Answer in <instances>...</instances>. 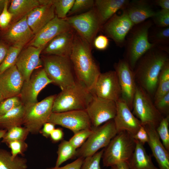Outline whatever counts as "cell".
<instances>
[{
	"mask_svg": "<svg viewBox=\"0 0 169 169\" xmlns=\"http://www.w3.org/2000/svg\"><path fill=\"white\" fill-rule=\"evenodd\" d=\"M169 93V80L159 82L154 96V102Z\"/></svg>",
	"mask_w": 169,
	"mask_h": 169,
	"instance_id": "obj_45",
	"label": "cell"
},
{
	"mask_svg": "<svg viewBox=\"0 0 169 169\" xmlns=\"http://www.w3.org/2000/svg\"><path fill=\"white\" fill-rule=\"evenodd\" d=\"M7 130L5 129H0V140L2 139Z\"/></svg>",
	"mask_w": 169,
	"mask_h": 169,
	"instance_id": "obj_55",
	"label": "cell"
},
{
	"mask_svg": "<svg viewBox=\"0 0 169 169\" xmlns=\"http://www.w3.org/2000/svg\"><path fill=\"white\" fill-rule=\"evenodd\" d=\"M27 15L4 29L1 34L0 40L6 44L25 45L34 36L28 25Z\"/></svg>",
	"mask_w": 169,
	"mask_h": 169,
	"instance_id": "obj_18",
	"label": "cell"
},
{
	"mask_svg": "<svg viewBox=\"0 0 169 169\" xmlns=\"http://www.w3.org/2000/svg\"><path fill=\"white\" fill-rule=\"evenodd\" d=\"M132 113L142 126L150 125L156 128L164 117L155 107L150 96L137 85L133 101Z\"/></svg>",
	"mask_w": 169,
	"mask_h": 169,
	"instance_id": "obj_7",
	"label": "cell"
},
{
	"mask_svg": "<svg viewBox=\"0 0 169 169\" xmlns=\"http://www.w3.org/2000/svg\"><path fill=\"white\" fill-rule=\"evenodd\" d=\"M116 102V113L113 120L117 133L125 131L133 136L141 126V122L121 98Z\"/></svg>",
	"mask_w": 169,
	"mask_h": 169,
	"instance_id": "obj_19",
	"label": "cell"
},
{
	"mask_svg": "<svg viewBox=\"0 0 169 169\" xmlns=\"http://www.w3.org/2000/svg\"><path fill=\"white\" fill-rule=\"evenodd\" d=\"M4 100L3 95L0 90V103Z\"/></svg>",
	"mask_w": 169,
	"mask_h": 169,
	"instance_id": "obj_56",
	"label": "cell"
},
{
	"mask_svg": "<svg viewBox=\"0 0 169 169\" xmlns=\"http://www.w3.org/2000/svg\"><path fill=\"white\" fill-rule=\"evenodd\" d=\"M11 150V153L13 159L18 155L22 156L28 148V145L25 141H16L9 142L7 145Z\"/></svg>",
	"mask_w": 169,
	"mask_h": 169,
	"instance_id": "obj_40",
	"label": "cell"
},
{
	"mask_svg": "<svg viewBox=\"0 0 169 169\" xmlns=\"http://www.w3.org/2000/svg\"><path fill=\"white\" fill-rule=\"evenodd\" d=\"M125 9L134 25L152 18L156 12L148 1L145 0H135L129 2Z\"/></svg>",
	"mask_w": 169,
	"mask_h": 169,
	"instance_id": "obj_25",
	"label": "cell"
},
{
	"mask_svg": "<svg viewBox=\"0 0 169 169\" xmlns=\"http://www.w3.org/2000/svg\"><path fill=\"white\" fill-rule=\"evenodd\" d=\"M7 0H0V12H2Z\"/></svg>",
	"mask_w": 169,
	"mask_h": 169,
	"instance_id": "obj_54",
	"label": "cell"
},
{
	"mask_svg": "<svg viewBox=\"0 0 169 169\" xmlns=\"http://www.w3.org/2000/svg\"><path fill=\"white\" fill-rule=\"evenodd\" d=\"M29 133L28 130L24 127H13L7 130L2 139V142L7 145L12 141H25Z\"/></svg>",
	"mask_w": 169,
	"mask_h": 169,
	"instance_id": "obj_33",
	"label": "cell"
},
{
	"mask_svg": "<svg viewBox=\"0 0 169 169\" xmlns=\"http://www.w3.org/2000/svg\"><path fill=\"white\" fill-rule=\"evenodd\" d=\"M9 1L7 0L0 14V27L3 30L7 28L13 18L12 14L8 9Z\"/></svg>",
	"mask_w": 169,
	"mask_h": 169,
	"instance_id": "obj_44",
	"label": "cell"
},
{
	"mask_svg": "<svg viewBox=\"0 0 169 169\" xmlns=\"http://www.w3.org/2000/svg\"><path fill=\"white\" fill-rule=\"evenodd\" d=\"M56 95H50L40 102L25 106L23 124L32 134L39 132L51 114Z\"/></svg>",
	"mask_w": 169,
	"mask_h": 169,
	"instance_id": "obj_9",
	"label": "cell"
},
{
	"mask_svg": "<svg viewBox=\"0 0 169 169\" xmlns=\"http://www.w3.org/2000/svg\"><path fill=\"white\" fill-rule=\"evenodd\" d=\"M169 115L164 117L156 128L157 134L166 149L169 151Z\"/></svg>",
	"mask_w": 169,
	"mask_h": 169,
	"instance_id": "obj_35",
	"label": "cell"
},
{
	"mask_svg": "<svg viewBox=\"0 0 169 169\" xmlns=\"http://www.w3.org/2000/svg\"><path fill=\"white\" fill-rule=\"evenodd\" d=\"M24 46L22 44H15L9 47L5 58L0 65V74L15 65L18 56Z\"/></svg>",
	"mask_w": 169,
	"mask_h": 169,
	"instance_id": "obj_34",
	"label": "cell"
},
{
	"mask_svg": "<svg viewBox=\"0 0 169 169\" xmlns=\"http://www.w3.org/2000/svg\"><path fill=\"white\" fill-rule=\"evenodd\" d=\"M152 18L155 23L158 27H169V10L161 9L156 12Z\"/></svg>",
	"mask_w": 169,
	"mask_h": 169,
	"instance_id": "obj_41",
	"label": "cell"
},
{
	"mask_svg": "<svg viewBox=\"0 0 169 169\" xmlns=\"http://www.w3.org/2000/svg\"><path fill=\"white\" fill-rule=\"evenodd\" d=\"M129 1L127 0H96L95 8L103 25L119 10L125 9Z\"/></svg>",
	"mask_w": 169,
	"mask_h": 169,
	"instance_id": "obj_26",
	"label": "cell"
},
{
	"mask_svg": "<svg viewBox=\"0 0 169 169\" xmlns=\"http://www.w3.org/2000/svg\"><path fill=\"white\" fill-rule=\"evenodd\" d=\"M74 35L71 29L57 35L48 42L43 53L47 55L69 58Z\"/></svg>",
	"mask_w": 169,
	"mask_h": 169,
	"instance_id": "obj_23",
	"label": "cell"
},
{
	"mask_svg": "<svg viewBox=\"0 0 169 169\" xmlns=\"http://www.w3.org/2000/svg\"><path fill=\"white\" fill-rule=\"evenodd\" d=\"M53 0L47 4L41 5L33 9L27 16L28 25L34 35L55 16Z\"/></svg>",
	"mask_w": 169,
	"mask_h": 169,
	"instance_id": "obj_22",
	"label": "cell"
},
{
	"mask_svg": "<svg viewBox=\"0 0 169 169\" xmlns=\"http://www.w3.org/2000/svg\"><path fill=\"white\" fill-rule=\"evenodd\" d=\"M94 95L84 84L76 80L73 85L61 90L54 101L52 113L85 110Z\"/></svg>",
	"mask_w": 169,
	"mask_h": 169,
	"instance_id": "obj_4",
	"label": "cell"
},
{
	"mask_svg": "<svg viewBox=\"0 0 169 169\" xmlns=\"http://www.w3.org/2000/svg\"><path fill=\"white\" fill-rule=\"evenodd\" d=\"M85 110L92 128H96L114 119L116 113V102L94 95Z\"/></svg>",
	"mask_w": 169,
	"mask_h": 169,
	"instance_id": "obj_12",
	"label": "cell"
},
{
	"mask_svg": "<svg viewBox=\"0 0 169 169\" xmlns=\"http://www.w3.org/2000/svg\"><path fill=\"white\" fill-rule=\"evenodd\" d=\"M136 146L135 140L126 131L117 133L104 148L102 156L104 166H111L120 162L127 163Z\"/></svg>",
	"mask_w": 169,
	"mask_h": 169,
	"instance_id": "obj_6",
	"label": "cell"
},
{
	"mask_svg": "<svg viewBox=\"0 0 169 169\" xmlns=\"http://www.w3.org/2000/svg\"><path fill=\"white\" fill-rule=\"evenodd\" d=\"M154 103L156 109L164 117L169 115V93L154 102Z\"/></svg>",
	"mask_w": 169,
	"mask_h": 169,
	"instance_id": "obj_42",
	"label": "cell"
},
{
	"mask_svg": "<svg viewBox=\"0 0 169 169\" xmlns=\"http://www.w3.org/2000/svg\"><path fill=\"white\" fill-rule=\"evenodd\" d=\"M42 62L48 77L63 90L75 83L76 79L69 58L54 55L43 56Z\"/></svg>",
	"mask_w": 169,
	"mask_h": 169,
	"instance_id": "obj_5",
	"label": "cell"
},
{
	"mask_svg": "<svg viewBox=\"0 0 169 169\" xmlns=\"http://www.w3.org/2000/svg\"><path fill=\"white\" fill-rule=\"evenodd\" d=\"M47 122L68 129L74 134L83 130L92 128L90 119L85 110L52 113Z\"/></svg>",
	"mask_w": 169,
	"mask_h": 169,
	"instance_id": "obj_11",
	"label": "cell"
},
{
	"mask_svg": "<svg viewBox=\"0 0 169 169\" xmlns=\"http://www.w3.org/2000/svg\"><path fill=\"white\" fill-rule=\"evenodd\" d=\"M149 36L150 42L156 47L169 53L168 44L169 42V27L159 28Z\"/></svg>",
	"mask_w": 169,
	"mask_h": 169,
	"instance_id": "obj_31",
	"label": "cell"
},
{
	"mask_svg": "<svg viewBox=\"0 0 169 169\" xmlns=\"http://www.w3.org/2000/svg\"><path fill=\"white\" fill-rule=\"evenodd\" d=\"M94 4L95 1L93 0H74L68 14L71 15L85 9L91 8L94 5Z\"/></svg>",
	"mask_w": 169,
	"mask_h": 169,
	"instance_id": "obj_43",
	"label": "cell"
},
{
	"mask_svg": "<svg viewBox=\"0 0 169 169\" xmlns=\"http://www.w3.org/2000/svg\"><path fill=\"white\" fill-rule=\"evenodd\" d=\"M154 3L160 7L161 9L169 10V0H156L155 1Z\"/></svg>",
	"mask_w": 169,
	"mask_h": 169,
	"instance_id": "obj_52",
	"label": "cell"
},
{
	"mask_svg": "<svg viewBox=\"0 0 169 169\" xmlns=\"http://www.w3.org/2000/svg\"><path fill=\"white\" fill-rule=\"evenodd\" d=\"M24 82L15 65L0 74V90L4 99L19 96Z\"/></svg>",
	"mask_w": 169,
	"mask_h": 169,
	"instance_id": "obj_21",
	"label": "cell"
},
{
	"mask_svg": "<svg viewBox=\"0 0 169 169\" xmlns=\"http://www.w3.org/2000/svg\"><path fill=\"white\" fill-rule=\"evenodd\" d=\"M104 151V148L92 156L84 158L80 169H101L100 163Z\"/></svg>",
	"mask_w": 169,
	"mask_h": 169,
	"instance_id": "obj_37",
	"label": "cell"
},
{
	"mask_svg": "<svg viewBox=\"0 0 169 169\" xmlns=\"http://www.w3.org/2000/svg\"><path fill=\"white\" fill-rule=\"evenodd\" d=\"M114 67L120 87L121 99L131 111L137 85L133 71L124 59H120Z\"/></svg>",
	"mask_w": 169,
	"mask_h": 169,
	"instance_id": "obj_14",
	"label": "cell"
},
{
	"mask_svg": "<svg viewBox=\"0 0 169 169\" xmlns=\"http://www.w3.org/2000/svg\"><path fill=\"white\" fill-rule=\"evenodd\" d=\"M64 135L62 129L55 128L51 133L49 137L53 142L57 143L62 140Z\"/></svg>",
	"mask_w": 169,
	"mask_h": 169,
	"instance_id": "obj_50",
	"label": "cell"
},
{
	"mask_svg": "<svg viewBox=\"0 0 169 169\" xmlns=\"http://www.w3.org/2000/svg\"><path fill=\"white\" fill-rule=\"evenodd\" d=\"M109 39L105 36L100 35L97 36L94 40L95 47L99 50H104L108 47Z\"/></svg>",
	"mask_w": 169,
	"mask_h": 169,
	"instance_id": "obj_46",
	"label": "cell"
},
{
	"mask_svg": "<svg viewBox=\"0 0 169 169\" xmlns=\"http://www.w3.org/2000/svg\"><path fill=\"white\" fill-rule=\"evenodd\" d=\"M74 1V0H53L56 15L59 18H65Z\"/></svg>",
	"mask_w": 169,
	"mask_h": 169,
	"instance_id": "obj_36",
	"label": "cell"
},
{
	"mask_svg": "<svg viewBox=\"0 0 169 169\" xmlns=\"http://www.w3.org/2000/svg\"><path fill=\"white\" fill-rule=\"evenodd\" d=\"M132 136L135 140L138 141L143 145L147 143L149 141L147 133L145 127L142 126Z\"/></svg>",
	"mask_w": 169,
	"mask_h": 169,
	"instance_id": "obj_47",
	"label": "cell"
},
{
	"mask_svg": "<svg viewBox=\"0 0 169 169\" xmlns=\"http://www.w3.org/2000/svg\"><path fill=\"white\" fill-rule=\"evenodd\" d=\"M9 47L6 44L0 40V65L5 59L8 52Z\"/></svg>",
	"mask_w": 169,
	"mask_h": 169,
	"instance_id": "obj_51",
	"label": "cell"
},
{
	"mask_svg": "<svg viewBox=\"0 0 169 169\" xmlns=\"http://www.w3.org/2000/svg\"><path fill=\"white\" fill-rule=\"evenodd\" d=\"M169 53L156 47L144 54L133 70L137 85L153 97L158 83L159 75L164 66L169 62Z\"/></svg>",
	"mask_w": 169,
	"mask_h": 169,
	"instance_id": "obj_1",
	"label": "cell"
},
{
	"mask_svg": "<svg viewBox=\"0 0 169 169\" xmlns=\"http://www.w3.org/2000/svg\"><path fill=\"white\" fill-rule=\"evenodd\" d=\"M92 128V133L77 150L76 157L84 158L93 155L99 149L105 147L117 134L113 119L96 128Z\"/></svg>",
	"mask_w": 169,
	"mask_h": 169,
	"instance_id": "obj_8",
	"label": "cell"
},
{
	"mask_svg": "<svg viewBox=\"0 0 169 169\" xmlns=\"http://www.w3.org/2000/svg\"><path fill=\"white\" fill-rule=\"evenodd\" d=\"M25 108L22 104L0 116V129L7 130L23 125Z\"/></svg>",
	"mask_w": 169,
	"mask_h": 169,
	"instance_id": "obj_28",
	"label": "cell"
},
{
	"mask_svg": "<svg viewBox=\"0 0 169 169\" xmlns=\"http://www.w3.org/2000/svg\"><path fill=\"white\" fill-rule=\"evenodd\" d=\"M22 104L19 96L4 99L0 103V116Z\"/></svg>",
	"mask_w": 169,
	"mask_h": 169,
	"instance_id": "obj_38",
	"label": "cell"
},
{
	"mask_svg": "<svg viewBox=\"0 0 169 169\" xmlns=\"http://www.w3.org/2000/svg\"><path fill=\"white\" fill-rule=\"evenodd\" d=\"M77 150L69 141L63 140L58 146V157L55 167H59L64 162L76 157Z\"/></svg>",
	"mask_w": 169,
	"mask_h": 169,
	"instance_id": "obj_32",
	"label": "cell"
},
{
	"mask_svg": "<svg viewBox=\"0 0 169 169\" xmlns=\"http://www.w3.org/2000/svg\"><path fill=\"white\" fill-rule=\"evenodd\" d=\"M27 161L24 158L17 156L13 159L11 153L0 148V169H27Z\"/></svg>",
	"mask_w": 169,
	"mask_h": 169,
	"instance_id": "obj_30",
	"label": "cell"
},
{
	"mask_svg": "<svg viewBox=\"0 0 169 169\" xmlns=\"http://www.w3.org/2000/svg\"><path fill=\"white\" fill-rule=\"evenodd\" d=\"M91 92L97 97L115 102L120 99L121 89L115 71L100 73Z\"/></svg>",
	"mask_w": 169,
	"mask_h": 169,
	"instance_id": "obj_15",
	"label": "cell"
},
{
	"mask_svg": "<svg viewBox=\"0 0 169 169\" xmlns=\"http://www.w3.org/2000/svg\"><path fill=\"white\" fill-rule=\"evenodd\" d=\"M71 27L90 44L102 24L95 8L82 14L64 19Z\"/></svg>",
	"mask_w": 169,
	"mask_h": 169,
	"instance_id": "obj_10",
	"label": "cell"
},
{
	"mask_svg": "<svg viewBox=\"0 0 169 169\" xmlns=\"http://www.w3.org/2000/svg\"><path fill=\"white\" fill-rule=\"evenodd\" d=\"M55 125L52 123L47 122L44 124L39 133L45 137L48 138L49 137L51 133L55 129Z\"/></svg>",
	"mask_w": 169,
	"mask_h": 169,
	"instance_id": "obj_49",
	"label": "cell"
},
{
	"mask_svg": "<svg viewBox=\"0 0 169 169\" xmlns=\"http://www.w3.org/2000/svg\"><path fill=\"white\" fill-rule=\"evenodd\" d=\"M42 4V0H13L8 9L13 15L12 19H20L34 8Z\"/></svg>",
	"mask_w": 169,
	"mask_h": 169,
	"instance_id": "obj_29",
	"label": "cell"
},
{
	"mask_svg": "<svg viewBox=\"0 0 169 169\" xmlns=\"http://www.w3.org/2000/svg\"><path fill=\"white\" fill-rule=\"evenodd\" d=\"M152 25L151 20H147L135 25L128 33L124 45V59L133 71L139 59L151 49L156 47L149 40V31Z\"/></svg>",
	"mask_w": 169,
	"mask_h": 169,
	"instance_id": "obj_3",
	"label": "cell"
},
{
	"mask_svg": "<svg viewBox=\"0 0 169 169\" xmlns=\"http://www.w3.org/2000/svg\"><path fill=\"white\" fill-rule=\"evenodd\" d=\"M84 158L78 157L74 161L62 167H54L46 169H80Z\"/></svg>",
	"mask_w": 169,
	"mask_h": 169,
	"instance_id": "obj_48",
	"label": "cell"
},
{
	"mask_svg": "<svg viewBox=\"0 0 169 169\" xmlns=\"http://www.w3.org/2000/svg\"><path fill=\"white\" fill-rule=\"evenodd\" d=\"M91 49L90 44L78 34L74 35L69 59L76 80L91 91L101 73Z\"/></svg>",
	"mask_w": 169,
	"mask_h": 169,
	"instance_id": "obj_2",
	"label": "cell"
},
{
	"mask_svg": "<svg viewBox=\"0 0 169 169\" xmlns=\"http://www.w3.org/2000/svg\"><path fill=\"white\" fill-rule=\"evenodd\" d=\"M144 126L149 137L148 144L159 169H169V152L165 148L157 134L156 128L150 125Z\"/></svg>",
	"mask_w": 169,
	"mask_h": 169,
	"instance_id": "obj_24",
	"label": "cell"
},
{
	"mask_svg": "<svg viewBox=\"0 0 169 169\" xmlns=\"http://www.w3.org/2000/svg\"><path fill=\"white\" fill-rule=\"evenodd\" d=\"M134 25L125 9L120 14L115 13L102 26L104 32L120 47L124 46L126 37Z\"/></svg>",
	"mask_w": 169,
	"mask_h": 169,
	"instance_id": "obj_13",
	"label": "cell"
},
{
	"mask_svg": "<svg viewBox=\"0 0 169 169\" xmlns=\"http://www.w3.org/2000/svg\"><path fill=\"white\" fill-rule=\"evenodd\" d=\"M44 48L29 45L19 54L15 65L24 81H28L33 72L42 64L40 56Z\"/></svg>",
	"mask_w": 169,
	"mask_h": 169,
	"instance_id": "obj_17",
	"label": "cell"
},
{
	"mask_svg": "<svg viewBox=\"0 0 169 169\" xmlns=\"http://www.w3.org/2000/svg\"><path fill=\"white\" fill-rule=\"evenodd\" d=\"M36 70L29 79L24 81L19 95L25 106L37 102L38 96L40 92L47 85L52 83L43 68Z\"/></svg>",
	"mask_w": 169,
	"mask_h": 169,
	"instance_id": "obj_16",
	"label": "cell"
},
{
	"mask_svg": "<svg viewBox=\"0 0 169 169\" xmlns=\"http://www.w3.org/2000/svg\"><path fill=\"white\" fill-rule=\"evenodd\" d=\"M71 29L64 19L59 18L55 15L34 35L29 45L36 47H45L55 36Z\"/></svg>",
	"mask_w": 169,
	"mask_h": 169,
	"instance_id": "obj_20",
	"label": "cell"
},
{
	"mask_svg": "<svg viewBox=\"0 0 169 169\" xmlns=\"http://www.w3.org/2000/svg\"><path fill=\"white\" fill-rule=\"evenodd\" d=\"M93 129H88L82 130L74 134L69 141L77 149L80 147L92 133Z\"/></svg>",
	"mask_w": 169,
	"mask_h": 169,
	"instance_id": "obj_39",
	"label": "cell"
},
{
	"mask_svg": "<svg viewBox=\"0 0 169 169\" xmlns=\"http://www.w3.org/2000/svg\"><path fill=\"white\" fill-rule=\"evenodd\" d=\"M135 141V150L127 163L129 169H159L153 164L151 156L146 153L144 145L137 140Z\"/></svg>",
	"mask_w": 169,
	"mask_h": 169,
	"instance_id": "obj_27",
	"label": "cell"
},
{
	"mask_svg": "<svg viewBox=\"0 0 169 169\" xmlns=\"http://www.w3.org/2000/svg\"><path fill=\"white\" fill-rule=\"evenodd\" d=\"M110 169H129V167L126 162H120L111 166Z\"/></svg>",
	"mask_w": 169,
	"mask_h": 169,
	"instance_id": "obj_53",
	"label": "cell"
}]
</instances>
